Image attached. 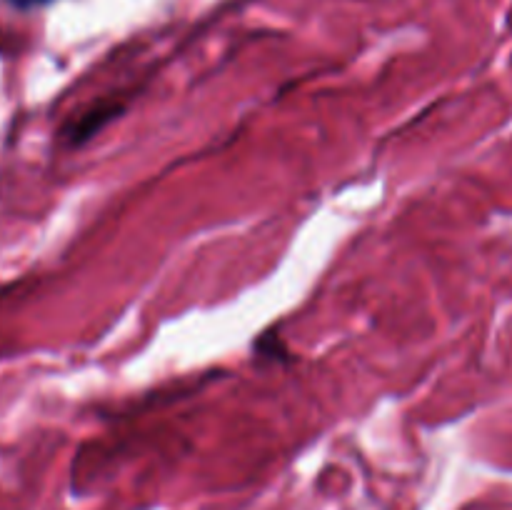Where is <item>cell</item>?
<instances>
[{"label":"cell","mask_w":512,"mask_h":510,"mask_svg":"<svg viewBox=\"0 0 512 510\" xmlns=\"http://www.w3.org/2000/svg\"><path fill=\"white\" fill-rule=\"evenodd\" d=\"M118 105H108V103H98L93 105L90 110H85L83 115H78V118L73 120V123L65 128V140H68L70 145H80L85 143L88 138H93L95 133H98L100 128H103L105 123H108L110 118H113L115 113H118Z\"/></svg>","instance_id":"obj_1"}]
</instances>
